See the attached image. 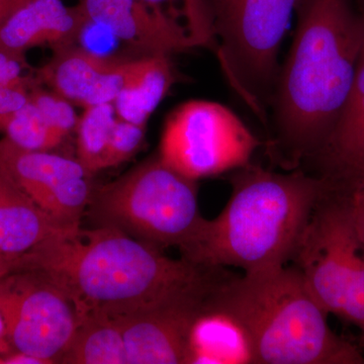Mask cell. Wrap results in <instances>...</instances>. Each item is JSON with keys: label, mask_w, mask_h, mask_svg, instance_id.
Listing matches in <instances>:
<instances>
[{"label": "cell", "mask_w": 364, "mask_h": 364, "mask_svg": "<svg viewBox=\"0 0 364 364\" xmlns=\"http://www.w3.org/2000/svg\"><path fill=\"white\" fill-rule=\"evenodd\" d=\"M42 272L70 296L81 318L124 317L193 296L214 293L231 273L188 259L116 227L67 228L21 257L14 270Z\"/></svg>", "instance_id": "1"}, {"label": "cell", "mask_w": 364, "mask_h": 364, "mask_svg": "<svg viewBox=\"0 0 364 364\" xmlns=\"http://www.w3.org/2000/svg\"><path fill=\"white\" fill-rule=\"evenodd\" d=\"M293 44L270 104L272 149L298 169L331 133L350 95L364 21L352 0H299Z\"/></svg>", "instance_id": "2"}, {"label": "cell", "mask_w": 364, "mask_h": 364, "mask_svg": "<svg viewBox=\"0 0 364 364\" xmlns=\"http://www.w3.org/2000/svg\"><path fill=\"white\" fill-rule=\"evenodd\" d=\"M232 172L226 207L215 219H205L182 258L244 273L286 267L329 182L299 168L277 173L251 162Z\"/></svg>", "instance_id": "3"}, {"label": "cell", "mask_w": 364, "mask_h": 364, "mask_svg": "<svg viewBox=\"0 0 364 364\" xmlns=\"http://www.w3.org/2000/svg\"><path fill=\"white\" fill-rule=\"evenodd\" d=\"M208 309L238 324L253 363L364 364L358 347L332 331L296 265L231 274L210 296Z\"/></svg>", "instance_id": "4"}, {"label": "cell", "mask_w": 364, "mask_h": 364, "mask_svg": "<svg viewBox=\"0 0 364 364\" xmlns=\"http://www.w3.org/2000/svg\"><path fill=\"white\" fill-rule=\"evenodd\" d=\"M102 225L116 227L139 240L183 251L205 218L198 210L196 181L160 159L146 160L98 189L90 203Z\"/></svg>", "instance_id": "5"}, {"label": "cell", "mask_w": 364, "mask_h": 364, "mask_svg": "<svg viewBox=\"0 0 364 364\" xmlns=\"http://www.w3.org/2000/svg\"><path fill=\"white\" fill-rule=\"evenodd\" d=\"M299 0H208L223 73L268 127L279 54Z\"/></svg>", "instance_id": "6"}, {"label": "cell", "mask_w": 364, "mask_h": 364, "mask_svg": "<svg viewBox=\"0 0 364 364\" xmlns=\"http://www.w3.org/2000/svg\"><path fill=\"white\" fill-rule=\"evenodd\" d=\"M329 184L299 239L293 261L328 315L364 330V253L354 228L350 198Z\"/></svg>", "instance_id": "7"}, {"label": "cell", "mask_w": 364, "mask_h": 364, "mask_svg": "<svg viewBox=\"0 0 364 364\" xmlns=\"http://www.w3.org/2000/svg\"><path fill=\"white\" fill-rule=\"evenodd\" d=\"M260 145L231 109L217 102L191 100L167 119L158 156L198 181L245 166Z\"/></svg>", "instance_id": "8"}, {"label": "cell", "mask_w": 364, "mask_h": 364, "mask_svg": "<svg viewBox=\"0 0 364 364\" xmlns=\"http://www.w3.org/2000/svg\"><path fill=\"white\" fill-rule=\"evenodd\" d=\"M0 313L14 351L58 363L80 324L77 306L42 272L14 270L0 277Z\"/></svg>", "instance_id": "9"}, {"label": "cell", "mask_w": 364, "mask_h": 364, "mask_svg": "<svg viewBox=\"0 0 364 364\" xmlns=\"http://www.w3.org/2000/svg\"><path fill=\"white\" fill-rule=\"evenodd\" d=\"M0 166L60 224L80 226L93 191L92 174L77 159L51 151L21 149L4 136L0 140Z\"/></svg>", "instance_id": "10"}, {"label": "cell", "mask_w": 364, "mask_h": 364, "mask_svg": "<svg viewBox=\"0 0 364 364\" xmlns=\"http://www.w3.org/2000/svg\"><path fill=\"white\" fill-rule=\"evenodd\" d=\"M213 294L178 299L117 318L123 332L128 364L188 363L191 329L208 310Z\"/></svg>", "instance_id": "11"}, {"label": "cell", "mask_w": 364, "mask_h": 364, "mask_svg": "<svg viewBox=\"0 0 364 364\" xmlns=\"http://www.w3.org/2000/svg\"><path fill=\"white\" fill-rule=\"evenodd\" d=\"M88 23L109 31L124 44L145 55L198 48L183 26L145 0H79Z\"/></svg>", "instance_id": "12"}, {"label": "cell", "mask_w": 364, "mask_h": 364, "mask_svg": "<svg viewBox=\"0 0 364 364\" xmlns=\"http://www.w3.org/2000/svg\"><path fill=\"white\" fill-rule=\"evenodd\" d=\"M54 51L52 59L38 70L43 82L85 109L114 102L131 60L100 56L75 45Z\"/></svg>", "instance_id": "13"}, {"label": "cell", "mask_w": 364, "mask_h": 364, "mask_svg": "<svg viewBox=\"0 0 364 364\" xmlns=\"http://www.w3.org/2000/svg\"><path fill=\"white\" fill-rule=\"evenodd\" d=\"M88 25L80 6L63 0H21L0 25V49L25 54L48 45L54 50L74 45Z\"/></svg>", "instance_id": "14"}, {"label": "cell", "mask_w": 364, "mask_h": 364, "mask_svg": "<svg viewBox=\"0 0 364 364\" xmlns=\"http://www.w3.org/2000/svg\"><path fill=\"white\" fill-rule=\"evenodd\" d=\"M45 212L0 166V256L9 272L21 257L67 229Z\"/></svg>", "instance_id": "15"}, {"label": "cell", "mask_w": 364, "mask_h": 364, "mask_svg": "<svg viewBox=\"0 0 364 364\" xmlns=\"http://www.w3.org/2000/svg\"><path fill=\"white\" fill-rule=\"evenodd\" d=\"M306 163L323 177L364 167V44L346 104L324 144Z\"/></svg>", "instance_id": "16"}, {"label": "cell", "mask_w": 364, "mask_h": 364, "mask_svg": "<svg viewBox=\"0 0 364 364\" xmlns=\"http://www.w3.org/2000/svg\"><path fill=\"white\" fill-rule=\"evenodd\" d=\"M169 55H144L131 60L123 87L114 105L117 117L146 126L176 81Z\"/></svg>", "instance_id": "17"}, {"label": "cell", "mask_w": 364, "mask_h": 364, "mask_svg": "<svg viewBox=\"0 0 364 364\" xmlns=\"http://www.w3.org/2000/svg\"><path fill=\"white\" fill-rule=\"evenodd\" d=\"M188 363H253V358L238 324L226 314L208 308L191 329Z\"/></svg>", "instance_id": "18"}, {"label": "cell", "mask_w": 364, "mask_h": 364, "mask_svg": "<svg viewBox=\"0 0 364 364\" xmlns=\"http://www.w3.org/2000/svg\"><path fill=\"white\" fill-rule=\"evenodd\" d=\"M58 363L128 364L119 320L107 316H83Z\"/></svg>", "instance_id": "19"}, {"label": "cell", "mask_w": 364, "mask_h": 364, "mask_svg": "<svg viewBox=\"0 0 364 364\" xmlns=\"http://www.w3.org/2000/svg\"><path fill=\"white\" fill-rule=\"evenodd\" d=\"M114 102L86 107L76 127L79 162L90 174L105 169V156L117 119Z\"/></svg>", "instance_id": "20"}, {"label": "cell", "mask_w": 364, "mask_h": 364, "mask_svg": "<svg viewBox=\"0 0 364 364\" xmlns=\"http://www.w3.org/2000/svg\"><path fill=\"white\" fill-rule=\"evenodd\" d=\"M6 138L21 149L52 151L65 139L50 128L32 102L0 124Z\"/></svg>", "instance_id": "21"}, {"label": "cell", "mask_w": 364, "mask_h": 364, "mask_svg": "<svg viewBox=\"0 0 364 364\" xmlns=\"http://www.w3.org/2000/svg\"><path fill=\"white\" fill-rule=\"evenodd\" d=\"M31 102L39 109L50 128L64 139L76 130L79 117L72 102L56 91L33 87Z\"/></svg>", "instance_id": "22"}, {"label": "cell", "mask_w": 364, "mask_h": 364, "mask_svg": "<svg viewBox=\"0 0 364 364\" xmlns=\"http://www.w3.org/2000/svg\"><path fill=\"white\" fill-rule=\"evenodd\" d=\"M146 126H141L117 117L105 156V169L128 161L141 147Z\"/></svg>", "instance_id": "23"}, {"label": "cell", "mask_w": 364, "mask_h": 364, "mask_svg": "<svg viewBox=\"0 0 364 364\" xmlns=\"http://www.w3.org/2000/svg\"><path fill=\"white\" fill-rule=\"evenodd\" d=\"M33 80L30 76L0 90V124L31 102Z\"/></svg>", "instance_id": "24"}, {"label": "cell", "mask_w": 364, "mask_h": 364, "mask_svg": "<svg viewBox=\"0 0 364 364\" xmlns=\"http://www.w3.org/2000/svg\"><path fill=\"white\" fill-rule=\"evenodd\" d=\"M151 6L159 7L165 13L178 21L181 25L186 28V31L198 43V47L205 48V43L200 36L196 32L195 26L191 21V9L198 0H145Z\"/></svg>", "instance_id": "25"}, {"label": "cell", "mask_w": 364, "mask_h": 364, "mask_svg": "<svg viewBox=\"0 0 364 364\" xmlns=\"http://www.w3.org/2000/svg\"><path fill=\"white\" fill-rule=\"evenodd\" d=\"M28 68L25 54L0 49V90L25 78Z\"/></svg>", "instance_id": "26"}, {"label": "cell", "mask_w": 364, "mask_h": 364, "mask_svg": "<svg viewBox=\"0 0 364 364\" xmlns=\"http://www.w3.org/2000/svg\"><path fill=\"white\" fill-rule=\"evenodd\" d=\"M341 191H343V189H341ZM345 193L349 196L351 200L354 228H355L359 244H360V247L364 253V198L351 195V193H347V191H345Z\"/></svg>", "instance_id": "27"}, {"label": "cell", "mask_w": 364, "mask_h": 364, "mask_svg": "<svg viewBox=\"0 0 364 364\" xmlns=\"http://www.w3.org/2000/svg\"><path fill=\"white\" fill-rule=\"evenodd\" d=\"M2 364H46L42 359L23 353V352L11 351L4 356Z\"/></svg>", "instance_id": "28"}, {"label": "cell", "mask_w": 364, "mask_h": 364, "mask_svg": "<svg viewBox=\"0 0 364 364\" xmlns=\"http://www.w3.org/2000/svg\"><path fill=\"white\" fill-rule=\"evenodd\" d=\"M11 351L14 350L7 339L6 324H4V318L0 313V364L4 363V356L11 353Z\"/></svg>", "instance_id": "29"}, {"label": "cell", "mask_w": 364, "mask_h": 364, "mask_svg": "<svg viewBox=\"0 0 364 364\" xmlns=\"http://www.w3.org/2000/svg\"><path fill=\"white\" fill-rule=\"evenodd\" d=\"M21 0H0V25L6 21Z\"/></svg>", "instance_id": "30"}, {"label": "cell", "mask_w": 364, "mask_h": 364, "mask_svg": "<svg viewBox=\"0 0 364 364\" xmlns=\"http://www.w3.org/2000/svg\"><path fill=\"white\" fill-rule=\"evenodd\" d=\"M352 2H353L356 11L364 21V0H352Z\"/></svg>", "instance_id": "31"}, {"label": "cell", "mask_w": 364, "mask_h": 364, "mask_svg": "<svg viewBox=\"0 0 364 364\" xmlns=\"http://www.w3.org/2000/svg\"><path fill=\"white\" fill-rule=\"evenodd\" d=\"M9 272V267L6 262V260L0 256V277L7 274Z\"/></svg>", "instance_id": "32"}, {"label": "cell", "mask_w": 364, "mask_h": 364, "mask_svg": "<svg viewBox=\"0 0 364 364\" xmlns=\"http://www.w3.org/2000/svg\"><path fill=\"white\" fill-rule=\"evenodd\" d=\"M363 334H364V330H363Z\"/></svg>", "instance_id": "33"}]
</instances>
